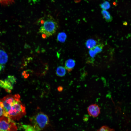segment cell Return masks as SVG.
Returning a JSON list of instances; mask_svg holds the SVG:
<instances>
[{"label":"cell","mask_w":131,"mask_h":131,"mask_svg":"<svg viewBox=\"0 0 131 131\" xmlns=\"http://www.w3.org/2000/svg\"><path fill=\"white\" fill-rule=\"evenodd\" d=\"M101 13L104 18L108 22H111L113 20V17L109 13L105 10H103Z\"/></svg>","instance_id":"obj_9"},{"label":"cell","mask_w":131,"mask_h":131,"mask_svg":"<svg viewBox=\"0 0 131 131\" xmlns=\"http://www.w3.org/2000/svg\"><path fill=\"white\" fill-rule=\"evenodd\" d=\"M85 44L88 49H92L97 45V42L93 39H89L86 41Z\"/></svg>","instance_id":"obj_10"},{"label":"cell","mask_w":131,"mask_h":131,"mask_svg":"<svg viewBox=\"0 0 131 131\" xmlns=\"http://www.w3.org/2000/svg\"><path fill=\"white\" fill-rule=\"evenodd\" d=\"M30 121L32 125L38 131L43 129L47 126L49 122L48 116L42 112H39L32 117Z\"/></svg>","instance_id":"obj_3"},{"label":"cell","mask_w":131,"mask_h":131,"mask_svg":"<svg viewBox=\"0 0 131 131\" xmlns=\"http://www.w3.org/2000/svg\"><path fill=\"white\" fill-rule=\"evenodd\" d=\"M67 35L64 32H61L59 33L57 36V40L60 42H64L67 38Z\"/></svg>","instance_id":"obj_12"},{"label":"cell","mask_w":131,"mask_h":131,"mask_svg":"<svg viewBox=\"0 0 131 131\" xmlns=\"http://www.w3.org/2000/svg\"><path fill=\"white\" fill-rule=\"evenodd\" d=\"M18 94L7 95L0 99L4 116L12 120H18L26 113L25 106L20 100Z\"/></svg>","instance_id":"obj_1"},{"label":"cell","mask_w":131,"mask_h":131,"mask_svg":"<svg viewBox=\"0 0 131 131\" xmlns=\"http://www.w3.org/2000/svg\"><path fill=\"white\" fill-rule=\"evenodd\" d=\"M39 23L41 25L39 32L44 38L51 36L56 32L58 25L57 22L51 16L48 15L40 19Z\"/></svg>","instance_id":"obj_2"},{"label":"cell","mask_w":131,"mask_h":131,"mask_svg":"<svg viewBox=\"0 0 131 131\" xmlns=\"http://www.w3.org/2000/svg\"><path fill=\"white\" fill-rule=\"evenodd\" d=\"M16 82V78L14 76H8L6 78L0 80V87L7 92L10 93Z\"/></svg>","instance_id":"obj_5"},{"label":"cell","mask_w":131,"mask_h":131,"mask_svg":"<svg viewBox=\"0 0 131 131\" xmlns=\"http://www.w3.org/2000/svg\"><path fill=\"white\" fill-rule=\"evenodd\" d=\"M24 131H38L32 124H23L22 125Z\"/></svg>","instance_id":"obj_13"},{"label":"cell","mask_w":131,"mask_h":131,"mask_svg":"<svg viewBox=\"0 0 131 131\" xmlns=\"http://www.w3.org/2000/svg\"><path fill=\"white\" fill-rule=\"evenodd\" d=\"M13 120L4 116L0 117V131H16L17 126Z\"/></svg>","instance_id":"obj_4"},{"label":"cell","mask_w":131,"mask_h":131,"mask_svg":"<svg viewBox=\"0 0 131 131\" xmlns=\"http://www.w3.org/2000/svg\"><path fill=\"white\" fill-rule=\"evenodd\" d=\"M75 64V61L72 59L67 60L65 64V68L68 72H70L74 67Z\"/></svg>","instance_id":"obj_7"},{"label":"cell","mask_w":131,"mask_h":131,"mask_svg":"<svg viewBox=\"0 0 131 131\" xmlns=\"http://www.w3.org/2000/svg\"><path fill=\"white\" fill-rule=\"evenodd\" d=\"M89 53L91 58L92 60H94L95 56L96 55V53L94 52L93 49H90L89 51Z\"/></svg>","instance_id":"obj_18"},{"label":"cell","mask_w":131,"mask_h":131,"mask_svg":"<svg viewBox=\"0 0 131 131\" xmlns=\"http://www.w3.org/2000/svg\"><path fill=\"white\" fill-rule=\"evenodd\" d=\"M104 46L102 44H100L97 45L93 49L96 54L101 52Z\"/></svg>","instance_id":"obj_14"},{"label":"cell","mask_w":131,"mask_h":131,"mask_svg":"<svg viewBox=\"0 0 131 131\" xmlns=\"http://www.w3.org/2000/svg\"><path fill=\"white\" fill-rule=\"evenodd\" d=\"M101 8L103 10H106L109 9L110 8V5L108 1H105L100 5Z\"/></svg>","instance_id":"obj_15"},{"label":"cell","mask_w":131,"mask_h":131,"mask_svg":"<svg viewBox=\"0 0 131 131\" xmlns=\"http://www.w3.org/2000/svg\"><path fill=\"white\" fill-rule=\"evenodd\" d=\"M1 33V32L0 31V34Z\"/></svg>","instance_id":"obj_23"},{"label":"cell","mask_w":131,"mask_h":131,"mask_svg":"<svg viewBox=\"0 0 131 131\" xmlns=\"http://www.w3.org/2000/svg\"><path fill=\"white\" fill-rule=\"evenodd\" d=\"M4 116L3 109L0 105V117Z\"/></svg>","instance_id":"obj_19"},{"label":"cell","mask_w":131,"mask_h":131,"mask_svg":"<svg viewBox=\"0 0 131 131\" xmlns=\"http://www.w3.org/2000/svg\"><path fill=\"white\" fill-rule=\"evenodd\" d=\"M8 59V56L6 53L3 50L0 49V64H5Z\"/></svg>","instance_id":"obj_8"},{"label":"cell","mask_w":131,"mask_h":131,"mask_svg":"<svg viewBox=\"0 0 131 131\" xmlns=\"http://www.w3.org/2000/svg\"><path fill=\"white\" fill-rule=\"evenodd\" d=\"M84 131V130H83V131Z\"/></svg>","instance_id":"obj_24"},{"label":"cell","mask_w":131,"mask_h":131,"mask_svg":"<svg viewBox=\"0 0 131 131\" xmlns=\"http://www.w3.org/2000/svg\"><path fill=\"white\" fill-rule=\"evenodd\" d=\"M15 0H0V5L3 6H8L13 3Z\"/></svg>","instance_id":"obj_16"},{"label":"cell","mask_w":131,"mask_h":131,"mask_svg":"<svg viewBox=\"0 0 131 131\" xmlns=\"http://www.w3.org/2000/svg\"><path fill=\"white\" fill-rule=\"evenodd\" d=\"M3 68V66L0 64V71Z\"/></svg>","instance_id":"obj_21"},{"label":"cell","mask_w":131,"mask_h":131,"mask_svg":"<svg viewBox=\"0 0 131 131\" xmlns=\"http://www.w3.org/2000/svg\"><path fill=\"white\" fill-rule=\"evenodd\" d=\"M100 109L99 106L96 104H92L89 105L87 109L89 115L94 117H97L100 112Z\"/></svg>","instance_id":"obj_6"},{"label":"cell","mask_w":131,"mask_h":131,"mask_svg":"<svg viewBox=\"0 0 131 131\" xmlns=\"http://www.w3.org/2000/svg\"><path fill=\"white\" fill-rule=\"evenodd\" d=\"M81 0H75V1L76 2H79Z\"/></svg>","instance_id":"obj_22"},{"label":"cell","mask_w":131,"mask_h":131,"mask_svg":"<svg viewBox=\"0 0 131 131\" xmlns=\"http://www.w3.org/2000/svg\"><path fill=\"white\" fill-rule=\"evenodd\" d=\"M97 131H115V130L106 126H103Z\"/></svg>","instance_id":"obj_17"},{"label":"cell","mask_w":131,"mask_h":131,"mask_svg":"<svg viewBox=\"0 0 131 131\" xmlns=\"http://www.w3.org/2000/svg\"><path fill=\"white\" fill-rule=\"evenodd\" d=\"M57 89L59 91H61L62 90L63 88L61 86H60L58 87Z\"/></svg>","instance_id":"obj_20"},{"label":"cell","mask_w":131,"mask_h":131,"mask_svg":"<svg viewBox=\"0 0 131 131\" xmlns=\"http://www.w3.org/2000/svg\"><path fill=\"white\" fill-rule=\"evenodd\" d=\"M66 73L65 68L62 66L58 67L56 70V74L57 76L62 77L64 76Z\"/></svg>","instance_id":"obj_11"}]
</instances>
